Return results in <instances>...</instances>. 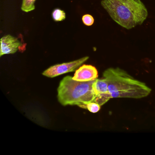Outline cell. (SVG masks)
I'll return each mask as SVG.
<instances>
[{"label":"cell","mask_w":155,"mask_h":155,"mask_svg":"<svg viewBox=\"0 0 155 155\" xmlns=\"http://www.w3.org/2000/svg\"><path fill=\"white\" fill-rule=\"evenodd\" d=\"M103 78L107 82L110 98L138 99L147 97L151 91L144 82L136 79L119 68H108L103 72Z\"/></svg>","instance_id":"1"},{"label":"cell","mask_w":155,"mask_h":155,"mask_svg":"<svg viewBox=\"0 0 155 155\" xmlns=\"http://www.w3.org/2000/svg\"><path fill=\"white\" fill-rule=\"evenodd\" d=\"M101 5L114 21L127 29L141 25L148 15L141 0H102Z\"/></svg>","instance_id":"2"},{"label":"cell","mask_w":155,"mask_h":155,"mask_svg":"<svg viewBox=\"0 0 155 155\" xmlns=\"http://www.w3.org/2000/svg\"><path fill=\"white\" fill-rule=\"evenodd\" d=\"M96 80L81 82L74 80L71 76L65 77L58 89L59 102L64 106L92 102L95 98L92 85Z\"/></svg>","instance_id":"3"},{"label":"cell","mask_w":155,"mask_h":155,"mask_svg":"<svg viewBox=\"0 0 155 155\" xmlns=\"http://www.w3.org/2000/svg\"><path fill=\"white\" fill-rule=\"evenodd\" d=\"M89 58V57H83L71 62L54 65L45 70L42 75L48 78H53L68 72H72L87 61Z\"/></svg>","instance_id":"4"},{"label":"cell","mask_w":155,"mask_h":155,"mask_svg":"<svg viewBox=\"0 0 155 155\" xmlns=\"http://www.w3.org/2000/svg\"><path fill=\"white\" fill-rule=\"evenodd\" d=\"M95 98L93 101L101 106L107 103L110 98L108 89V84L104 78H97L92 85Z\"/></svg>","instance_id":"5"},{"label":"cell","mask_w":155,"mask_h":155,"mask_svg":"<svg viewBox=\"0 0 155 155\" xmlns=\"http://www.w3.org/2000/svg\"><path fill=\"white\" fill-rule=\"evenodd\" d=\"M98 71L95 67L89 65H83L76 71L73 79L77 81L86 82L97 79Z\"/></svg>","instance_id":"6"},{"label":"cell","mask_w":155,"mask_h":155,"mask_svg":"<svg viewBox=\"0 0 155 155\" xmlns=\"http://www.w3.org/2000/svg\"><path fill=\"white\" fill-rule=\"evenodd\" d=\"M21 45L17 38L11 35H7L1 39L0 57L6 54L16 53Z\"/></svg>","instance_id":"7"},{"label":"cell","mask_w":155,"mask_h":155,"mask_svg":"<svg viewBox=\"0 0 155 155\" xmlns=\"http://www.w3.org/2000/svg\"><path fill=\"white\" fill-rule=\"evenodd\" d=\"M78 106L82 108L87 109L89 111L92 113H97L98 111H99L101 109L100 105L95 102L80 104L78 105Z\"/></svg>","instance_id":"8"},{"label":"cell","mask_w":155,"mask_h":155,"mask_svg":"<svg viewBox=\"0 0 155 155\" xmlns=\"http://www.w3.org/2000/svg\"><path fill=\"white\" fill-rule=\"evenodd\" d=\"M36 0H23L21 6V10L25 12H29L34 10L35 2Z\"/></svg>","instance_id":"9"},{"label":"cell","mask_w":155,"mask_h":155,"mask_svg":"<svg viewBox=\"0 0 155 155\" xmlns=\"http://www.w3.org/2000/svg\"><path fill=\"white\" fill-rule=\"evenodd\" d=\"M52 17L53 20L55 21H62L66 19V13L60 9L56 8L52 12Z\"/></svg>","instance_id":"10"},{"label":"cell","mask_w":155,"mask_h":155,"mask_svg":"<svg viewBox=\"0 0 155 155\" xmlns=\"http://www.w3.org/2000/svg\"><path fill=\"white\" fill-rule=\"evenodd\" d=\"M82 21L83 23L86 26H91L94 24V18L90 14H86L83 16L82 18Z\"/></svg>","instance_id":"11"}]
</instances>
